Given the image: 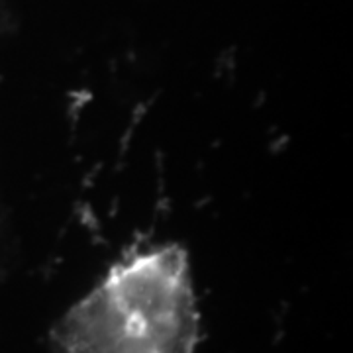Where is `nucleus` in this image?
I'll return each mask as SVG.
<instances>
[{
	"label": "nucleus",
	"instance_id": "f257e3e1",
	"mask_svg": "<svg viewBox=\"0 0 353 353\" xmlns=\"http://www.w3.org/2000/svg\"><path fill=\"white\" fill-rule=\"evenodd\" d=\"M57 353H194L201 314L187 252L130 253L51 328Z\"/></svg>",
	"mask_w": 353,
	"mask_h": 353
}]
</instances>
